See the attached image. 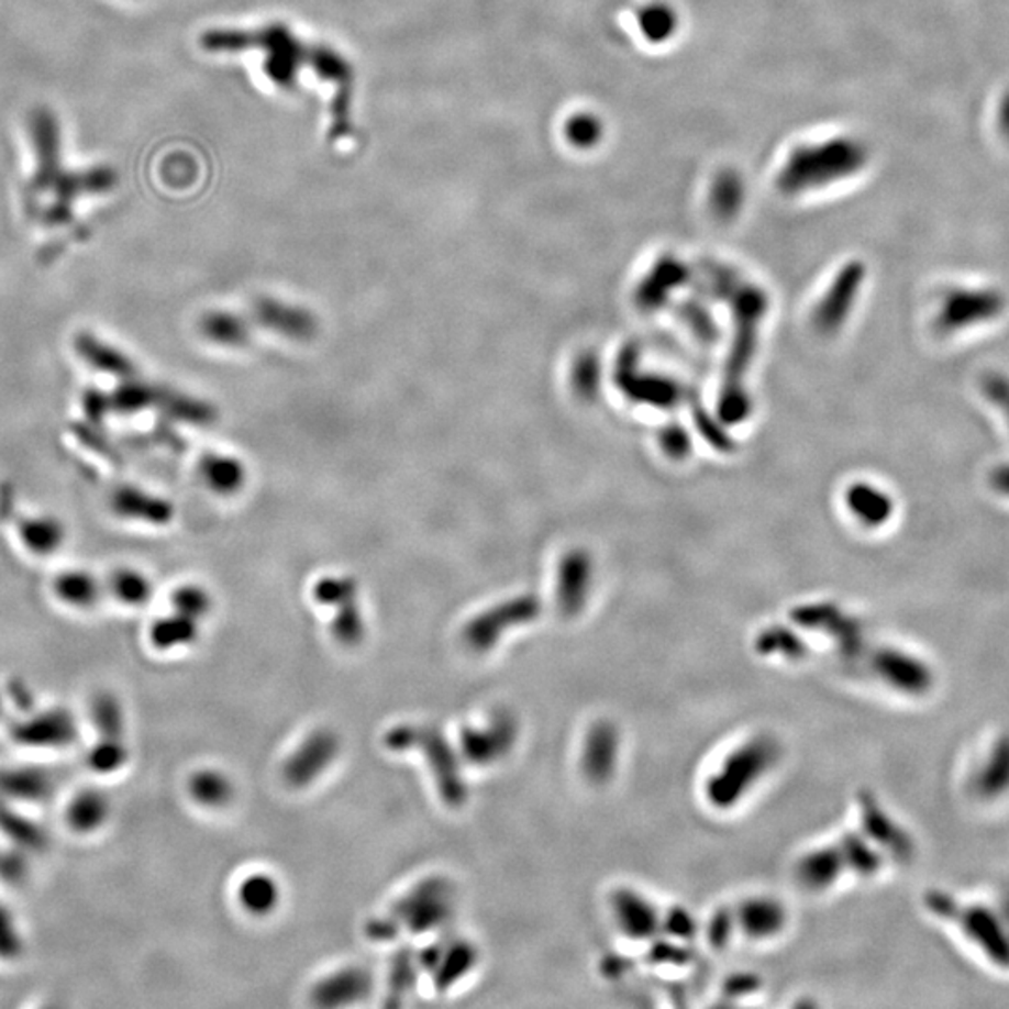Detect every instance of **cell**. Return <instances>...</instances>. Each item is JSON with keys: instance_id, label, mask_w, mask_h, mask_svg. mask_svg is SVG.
I'll list each match as a JSON object with an SVG mask.
<instances>
[{"instance_id": "6da1fadb", "label": "cell", "mask_w": 1009, "mask_h": 1009, "mask_svg": "<svg viewBox=\"0 0 1009 1009\" xmlns=\"http://www.w3.org/2000/svg\"><path fill=\"white\" fill-rule=\"evenodd\" d=\"M200 45L206 51H237L262 49L266 51V74L277 81L280 87L290 88L296 85V75L301 71V66H314L320 69L325 79H335L344 90H348L352 82V71L346 60L335 55L333 51L320 49L317 56L307 60L317 47H307L301 40L292 36L287 26H264L260 31H208L200 37Z\"/></svg>"}, {"instance_id": "7a4b0ae2", "label": "cell", "mask_w": 1009, "mask_h": 1009, "mask_svg": "<svg viewBox=\"0 0 1009 1009\" xmlns=\"http://www.w3.org/2000/svg\"><path fill=\"white\" fill-rule=\"evenodd\" d=\"M34 149H36V170L29 184L32 199L37 195L53 197L55 202L45 212V221L64 223L69 219L71 200L88 193H103L117 184V175L111 168L100 167L85 173H64L60 163V133L58 124L49 109H36L31 122Z\"/></svg>"}, {"instance_id": "3957f363", "label": "cell", "mask_w": 1009, "mask_h": 1009, "mask_svg": "<svg viewBox=\"0 0 1009 1009\" xmlns=\"http://www.w3.org/2000/svg\"><path fill=\"white\" fill-rule=\"evenodd\" d=\"M386 746L392 752L419 750L436 779L437 792L448 808H461L467 800L466 778L462 776L461 761L453 744L442 731L430 725L404 723L389 729L384 736Z\"/></svg>"}, {"instance_id": "277c9868", "label": "cell", "mask_w": 1009, "mask_h": 1009, "mask_svg": "<svg viewBox=\"0 0 1009 1009\" xmlns=\"http://www.w3.org/2000/svg\"><path fill=\"white\" fill-rule=\"evenodd\" d=\"M455 912V890L445 878H426L411 888L397 907L392 920L413 933H426L447 925Z\"/></svg>"}, {"instance_id": "5b68a950", "label": "cell", "mask_w": 1009, "mask_h": 1009, "mask_svg": "<svg viewBox=\"0 0 1009 1009\" xmlns=\"http://www.w3.org/2000/svg\"><path fill=\"white\" fill-rule=\"evenodd\" d=\"M1006 311V298L997 288L960 287L942 301L936 324L946 333L990 324Z\"/></svg>"}, {"instance_id": "8992f818", "label": "cell", "mask_w": 1009, "mask_h": 1009, "mask_svg": "<svg viewBox=\"0 0 1009 1009\" xmlns=\"http://www.w3.org/2000/svg\"><path fill=\"white\" fill-rule=\"evenodd\" d=\"M339 750V736L330 729H318L293 750L282 766V776L292 787H307L333 765Z\"/></svg>"}, {"instance_id": "52a82bcc", "label": "cell", "mask_w": 1009, "mask_h": 1009, "mask_svg": "<svg viewBox=\"0 0 1009 1009\" xmlns=\"http://www.w3.org/2000/svg\"><path fill=\"white\" fill-rule=\"evenodd\" d=\"M517 739V723L504 712H496L479 728L467 725L461 731L462 754L474 765H492L501 759Z\"/></svg>"}, {"instance_id": "ba28073f", "label": "cell", "mask_w": 1009, "mask_h": 1009, "mask_svg": "<svg viewBox=\"0 0 1009 1009\" xmlns=\"http://www.w3.org/2000/svg\"><path fill=\"white\" fill-rule=\"evenodd\" d=\"M533 613H535V605L528 598H518V600L490 608V610L483 611L480 616H475L464 627V632H462L464 642L475 653H486L499 642L504 630L530 619Z\"/></svg>"}, {"instance_id": "9c48e42d", "label": "cell", "mask_w": 1009, "mask_h": 1009, "mask_svg": "<svg viewBox=\"0 0 1009 1009\" xmlns=\"http://www.w3.org/2000/svg\"><path fill=\"white\" fill-rule=\"evenodd\" d=\"M251 324L262 325L292 341H312L318 333V318L306 307L285 303L279 299L258 298L250 312Z\"/></svg>"}, {"instance_id": "30bf717a", "label": "cell", "mask_w": 1009, "mask_h": 1009, "mask_svg": "<svg viewBox=\"0 0 1009 1009\" xmlns=\"http://www.w3.org/2000/svg\"><path fill=\"white\" fill-rule=\"evenodd\" d=\"M477 950L462 939H445L426 947L419 955V965L432 976L437 989L445 990L458 984L477 963Z\"/></svg>"}, {"instance_id": "8fae6325", "label": "cell", "mask_w": 1009, "mask_h": 1009, "mask_svg": "<svg viewBox=\"0 0 1009 1009\" xmlns=\"http://www.w3.org/2000/svg\"><path fill=\"white\" fill-rule=\"evenodd\" d=\"M370 990V978L362 968H344L335 972L312 989V1000L318 1006H346L357 1002Z\"/></svg>"}, {"instance_id": "7c38bea8", "label": "cell", "mask_w": 1009, "mask_h": 1009, "mask_svg": "<svg viewBox=\"0 0 1009 1009\" xmlns=\"http://www.w3.org/2000/svg\"><path fill=\"white\" fill-rule=\"evenodd\" d=\"M53 592L63 602L74 610H92L98 605L101 595L106 592V584H101L92 573L71 568L56 576L53 581Z\"/></svg>"}, {"instance_id": "4fadbf2b", "label": "cell", "mask_w": 1009, "mask_h": 1009, "mask_svg": "<svg viewBox=\"0 0 1009 1009\" xmlns=\"http://www.w3.org/2000/svg\"><path fill=\"white\" fill-rule=\"evenodd\" d=\"M19 535L32 554L51 555L63 548L66 528L51 514H32L19 523Z\"/></svg>"}, {"instance_id": "5bb4252c", "label": "cell", "mask_w": 1009, "mask_h": 1009, "mask_svg": "<svg viewBox=\"0 0 1009 1009\" xmlns=\"http://www.w3.org/2000/svg\"><path fill=\"white\" fill-rule=\"evenodd\" d=\"M199 472L208 488L223 496L240 492L247 479V472L242 461H237L234 456L219 455V453H208L202 456Z\"/></svg>"}, {"instance_id": "9a60e30c", "label": "cell", "mask_w": 1009, "mask_h": 1009, "mask_svg": "<svg viewBox=\"0 0 1009 1009\" xmlns=\"http://www.w3.org/2000/svg\"><path fill=\"white\" fill-rule=\"evenodd\" d=\"M253 328L255 325L251 324L250 318L240 317L234 312H206L200 320V331L208 341L221 344V346H231V348L250 343Z\"/></svg>"}, {"instance_id": "2e32d148", "label": "cell", "mask_w": 1009, "mask_h": 1009, "mask_svg": "<svg viewBox=\"0 0 1009 1009\" xmlns=\"http://www.w3.org/2000/svg\"><path fill=\"white\" fill-rule=\"evenodd\" d=\"M199 623L197 619L173 611L170 616L159 617L156 623L152 624L149 640L154 643V647L162 648V651L187 647L197 640Z\"/></svg>"}, {"instance_id": "e0dca14e", "label": "cell", "mask_w": 1009, "mask_h": 1009, "mask_svg": "<svg viewBox=\"0 0 1009 1009\" xmlns=\"http://www.w3.org/2000/svg\"><path fill=\"white\" fill-rule=\"evenodd\" d=\"M189 795L204 808H223L234 798V784L219 770H199L189 778Z\"/></svg>"}, {"instance_id": "ac0fdd59", "label": "cell", "mask_w": 1009, "mask_h": 1009, "mask_svg": "<svg viewBox=\"0 0 1009 1009\" xmlns=\"http://www.w3.org/2000/svg\"><path fill=\"white\" fill-rule=\"evenodd\" d=\"M279 885L274 877L256 873L243 880L240 886V903L251 914L266 916L274 912L279 905Z\"/></svg>"}, {"instance_id": "d6986e66", "label": "cell", "mask_w": 1009, "mask_h": 1009, "mask_svg": "<svg viewBox=\"0 0 1009 1009\" xmlns=\"http://www.w3.org/2000/svg\"><path fill=\"white\" fill-rule=\"evenodd\" d=\"M109 592L125 606H143L154 595V586L146 574L135 568H117L107 581Z\"/></svg>"}, {"instance_id": "ffe728a7", "label": "cell", "mask_w": 1009, "mask_h": 1009, "mask_svg": "<svg viewBox=\"0 0 1009 1009\" xmlns=\"http://www.w3.org/2000/svg\"><path fill=\"white\" fill-rule=\"evenodd\" d=\"M335 610L331 630L336 640L348 647L362 643L365 637V619H363L362 608L357 605V598L335 606Z\"/></svg>"}, {"instance_id": "44dd1931", "label": "cell", "mask_w": 1009, "mask_h": 1009, "mask_svg": "<svg viewBox=\"0 0 1009 1009\" xmlns=\"http://www.w3.org/2000/svg\"><path fill=\"white\" fill-rule=\"evenodd\" d=\"M120 507H124L133 518H144L148 522L167 523L173 518V507L165 499L152 498L138 490L120 494Z\"/></svg>"}, {"instance_id": "7402d4cb", "label": "cell", "mask_w": 1009, "mask_h": 1009, "mask_svg": "<svg viewBox=\"0 0 1009 1009\" xmlns=\"http://www.w3.org/2000/svg\"><path fill=\"white\" fill-rule=\"evenodd\" d=\"M173 610L184 616L191 617L200 621L202 617L208 616L212 610V597L200 586H181L175 589L173 597Z\"/></svg>"}, {"instance_id": "603a6c76", "label": "cell", "mask_w": 1009, "mask_h": 1009, "mask_svg": "<svg viewBox=\"0 0 1009 1009\" xmlns=\"http://www.w3.org/2000/svg\"><path fill=\"white\" fill-rule=\"evenodd\" d=\"M320 605L335 606L343 605L346 600L357 598V584L354 578L348 576H328V578L318 579L314 591H312Z\"/></svg>"}, {"instance_id": "cb8c5ba5", "label": "cell", "mask_w": 1009, "mask_h": 1009, "mask_svg": "<svg viewBox=\"0 0 1009 1009\" xmlns=\"http://www.w3.org/2000/svg\"><path fill=\"white\" fill-rule=\"evenodd\" d=\"M985 399L995 406L1009 424V376L1004 373L985 374L982 378Z\"/></svg>"}, {"instance_id": "d4e9b609", "label": "cell", "mask_w": 1009, "mask_h": 1009, "mask_svg": "<svg viewBox=\"0 0 1009 1009\" xmlns=\"http://www.w3.org/2000/svg\"><path fill=\"white\" fill-rule=\"evenodd\" d=\"M418 965L419 957L413 960V955L410 952H402L395 960L391 972V989L395 995L397 993H406V990L413 987L415 974H418Z\"/></svg>"}, {"instance_id": "484cf974", "label": "cell", "mask_w": 1009, "mask_h": 1009, "mask_svg": "<svg viewBox=\"0 0 1009 1009\" xmlns=\"http://www.w3.org/2000/svg\"><path fill=\"white\" fill-rule=\"evenodd\" d=\"M989 480L990 486H993L1000 496L1009 498V462L1008 464H1000V466L995 467L993 474H990Z\"/></svg>"}]
</instances>
